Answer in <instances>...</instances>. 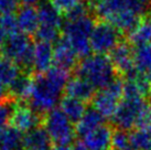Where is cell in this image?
I'll use <instances>...</instances> for the list:
<instances>
[{"label":"cell","mask_w":151,"mask_h":150,"mask_svg":"<svg viewBox=\"0 0 151 150\" xmlns=\"http://www.w3.org/2000/svg\"><path fill=\"white\" fill-rule=\"evenodd\" d=\"M68 79V72L58 66H53L44 74H37L32 79L28 106L42 116L56 108L55 106L63 98Z\"/></svg>","instance_id":"obj_1"},{"label":"cell","mask_w":151,"mask_h":150,"mask_svg":"<svg viewBox=\"0 0 151 150\" xmlns=\"http://www.w3.org/2000/svg\"><path fill=\"white\" fill-rule=\"evenodd\" d=\"M117 71L109 56L91 54L84 58L76 66V75L87 81L95 89L101 91L117 79Z\"/></svg>","instance_id":"obj_2"},{"label":"cell","mask_w":151,"mask_h":150,"mask_svg":"<svg viewBox=\"0 0 151 150\" xmlns=\"http://www.w3.org/2000/svg\"><path fill=\"white\" fill-rule=\"evenodd\" d=\"M95 19L89 14L78 18L65 19L62 27L64 39L73 48L78 58H86L91 55V35L95 27Z\"/></svg>","instance_id":"obj_3"},{"label":"cell","mask_w":151,"mask_h":150,"mask_svg":"<svg viewBox=\"0 0 151 150\" xmlns=\"http://www.w3.org/2000/svg\"><path fill=\"white\" fill-rule=\"evenodd\" d=\"M42 126L45 128L52 144L70 146L76 137L75 125L60 108H54L43 117Z\"/></svg>","instance_id":"obj_4"},{"label":"cell","mask_w":151,"mask_h":150,"mask_svg":"<svg viewBox=\"0 0 151 150\" xmlns=\"http://www.w3.org/2000/svg\"><path fill=\"white\" fill-rule=\"evenodd\" d=\"M33 46L30 35L18 31L6 37L2 48V54L20 66L22 71L32 69Z\"/></svg>","instance_id":"obj_5"},{"label":"cell","mask_w":151,"mask_h":150,"mask_svg":"<svg viewBox=\"0 0 151 150\" xmlns=\"http://www.w3.org/2000/svg\"><path fill=\"white\" fill-rule=\"evenodd\" d=\"M38 12L39 27L35 32L38 40L51 44L59 41L63 27L62 14L50 2L39 6Z\"/></svg>","instance_id":"obj_6"},{"label":"cell","mask_w":151,"mask_h":150,"mask_svg":"<svg viewBox=\"0 0 151 150\" xmlns=\"http://www.w3.org/2000/svg\"><path fill=\"white\" fill-rule=\"evenodd\" d=\"M146 106V98L142 96H122L110 125L114 129H122L125 131L134 129L136 120L142 108Z\"/></svg>","instance_id":"obj_7"},{"label":"cell","mask_w":151,"mask_h":150,"mask_svg":"<svg viewBox=\"0 0 151 150\" xmlns=\"http://www.w3.org/2000/svg\"><path fill=\"white\" fill-rule=\"evenodd\" d=\"M149 4L148 0H96L92 4L97 16L108 21L110 18L128 11L142 18Z\"/></svg>","instance_id":"obj_8"},{"label":"cell","mask_w":151,"mask_h":150,"mask_svg":"<svg viewBox=\"0 0 151 150\" xmlns=\"http://www.w3.org/2000/svg\"><path fill=\"white\" fill-rule=\"evenodd\" d=\"M124 81L116 79L107 87L97 91L92 100V107L96 109L104 118L111 119L122 98Z\"/></svg>","instance_id":"obj_9"},{"label":"cell","mask_w":151,"mask_h":150,"mask_svg":"<svg viewBox=\"0 0 151 150\" xmlns=\"http://www.w3.org/2000/svg\"><path fill=\"white\" fill-rule=\"evenodd\" d=\"M122 42V34L107 21L95 23L91 35V49L94 54L106 55Z\"/></svg>","instance_id":"obj_10"},{"label":"cell","mask_w":151,"mask_h":150,"mask_svg":"<svg viewBox=\"0 0 151 150\" xmlns=\"http://www.w3.org/2000/svg\"><path fill=\"white\" fill-rule=\"evenodd\" d=\"M109 58L117 73L129 77L136 73L134 70V50L127 42H120L109 55Z\"/></svg>","instance_id":"obj_11"},{"label":"cell","mask_w":151,"mask_h":150,"mask_svg":"<svg viewBox=\"0 0 151 150\" xmlns=\"http://www.w3.org/2000/svg\"><path fill=\"white\" fill-rule=\"evenodd\" d=\"M43 117L44 116L33 112L28 105H24L23 103H18L11 117L10 126L18 129L20 133H27L30 130L42 126Z\"/></svg>","instance_id":"obj_12"},{"label":"cell","mask_w":151,"mask_h":150,"mask_svg":"<svg viewBox=\"0 0 151 150\" xmlns=\"http://www.w3.org/2000/svg\"><path fill=\"white\" fill-rule=\"evenodd\" d=\"M113 133L114 127L110 123H105L84 136L82 142L88 150H110Z\"/></svg>","instance_id":"obj_13"},{"label":"cell","mask_w":151,"mask_h":150,"mask_svg":"<svg viewBox=\"0 0 151 150\" xmlns=\"http://www.w3.org/2000/svg\"><path fill=\"white\" fill-rule=\"evenodd\" d=\"M54 64V48L47 42L38 41L33 46L32 70L37 74H44L51 70Z\"/></svg>","instance_id":"obj_14"},{"label":"cell","mask_w":151,"mask_h":150,"mask_svg":"<svg viewBox=\"0 0 151 150\" xmlns=\"http://www.w3.org/2000/svg\"><path fill=\"white\" fill-rule=\"evenodd\" d=\"M53 48H54V66L63 69L67 72L77 66L78 56L64 38L56 41Z\"/></svg>","instance_id":"obj_15"},{"label":"cell","mask_w":151,"mask_h":150,"mask_svg":"<svg viewBox=\"0 0 151 150\" xmlns=\"http://www.w3.org/2000/svg\"><path fill=\"white\" fill-rule=\"evenodd\" d=\"M65 94L68 97L75 98L83 103H88V102H92V100L94 98V96L96 94V89L87 81L76 75L72 79L70 77L65 87Z\"/></svg>","instance_id":"obj_16"},{"label":"cell","mask_w":151,"mask_h":150,"mask_svg":"<svg viewBox=\"0 0 151 150\" xmlns=\"http://www.w3.org/2000/svg\"><path fill=\"white\" fill-rule=\"evenodd\" d=\"M18 30L27 35L35 34L39 27L38 8L31 6H22L16 12Z\"/></svg>","instance_id":"obj_17"},{"label":"cell","mask_w":151,"mask_h":150,"mask_svg":"<svg viewBox=\"0 0 151 150\" xmlns=\"http://www.w3.org/2000/svg\"><path fill=\"white\" fill-rule=\"evenodd\" d=\"M53 144L43 126L37 127L23 135V150H51Z\"/></svg>","instance_id":"obj_18"},{"label":"cell","mask_w":151,"mask_h":150,"mask_svg":"<svg viewBox=\"0 0 151 150\" xmlns=\"http://www.w3.org/2000/svg\"><path fill=\"white\" fill-rule=\"evenodd\" d=\"M106 119L97 112L94 107H87L85 110L83 117L80 121L75 125V133L76 137H84L92 130L96 129L97 127L104 125Z\"/></svg>","instance_id":"obj_19"},{"label":"cell","mask_w":151,"mask_h":150,"mask_svg":"<svg viewBox=\"0 0 151 150\" xmlns=\"http://www.w3.org/2000/svg\"><path fill=\"white\" fill-rule=\"evenodd\" d=\"M32 79L29 75L22 72L8 87V96L20 103H24L29 100L31 88H32Z\"/></svg>","instance_id":"obj_20"},{"label":"cell","mask_w":151,"mask_h":150,"mask_svg":"<svg viewBox=\"0 0 151 150\" xmlns=\"http://www.w3.org/2000/svg\"><path fill=\"white\" fill-rule=\"evenodd\" d=\"M128 39L130 44L136 48L151 44V17L141 18L134 29L128 33Z\"/></svg>","instance_id":"obj_21"},{"label":"cell","mask_w":151,"mask_h":150,"mask_svg":"<svg viewBox=\"0 0 151 150\" xmlns=\"http://www.w3.org/2000/svg\"><path fill=\"white\" fill-rule=\"evenodd\" d=\"M86 108L87 107L85 106V103L68 96H64L60 102V109L66 115L72 124H75V125L83 117Z\"/></svg>","instance_id":"obj_22"},{"label":"cell","mask_w":151,"mask_h":150,"mask_svg":"<svg viewBox=\"0 0 151 150\" xmlns=\"http://www.w3.org/2000/svg\"><path fill=\"white\" fill-rule=\"evenodd\" d=\"M23 133L12 126H7L0 129V150H23Z\"/></svg>","instance_id":"obj_23"},{"label":"cell","mask_w":151,"mask_h":150,"mask_svg":"<svg viewBox=\"0 0 151 150\" xmlns=\"http://www.w3.org/2000/svg\"><path fill=\"white\" fill-rule=\"evenodd\" d=\"M134 70L143 76L151 71V44L134 49Z\"/></svg>","instance_id":"obj_24"},{"label":"cell","mask_w":151,"mask_h":150,"mask_svg":"<svg viewBox=\"0 0 151 150\" xmlns=\"http://www.w3.org/2000/svg\"><path fill=\"white\" fill-rule=\"evenodd\" d=\"M20 66L6 56H0V84L8 87L22 73Z\"/></svg>","instance_id":"obj_25"},{"label":"cell","mask_w":151,"mask_h":150,"mask_svg":"<svg viewBox=\"0 0 151 150\" xmlns=\"http://www.w3.org/2000/svg\"><path fill=\"white\" fill-rule=\"evenodd\" d=\"M129 138L136 150H151V126L131 130Z\"/></svg>","instance_id":"obj_26"},{"label":"cell","mask_w":151,"mask_h":150,"mask_svg":"<svg viewBox=\"0 0 151 150\" xmlns=\"http://www.w3.org/2000/svg\"><path fill=\"white\" fill-rule=\"evenodd\" d=\"M18 103L19 102L9 96L0 102V129L7 127L8 124H10L12 114L17 107Z\"/></svg>","instance_id":"obj_27"},{"label":"cell","mask_w":151,"mask_h":150,"mask_svg":"<svg viewBox=\"0 0 151 150\" xmlns=\"http://www.w3.org/2000/svg\"><path fill=\"white\" fill-rule=\"evenodd\" d=\"M0 29L4 31L6 35H10L18 32V25L16 14L13 13H4L0 16Z\"/></svg>","instance_id":"obj_28"},{"label":"cell","mask_w":151,"mask_h":150,"mask_svg":"<svg viewBox=\"0 0 151 150\" xmlns=\"http://www.w3.org/2000/svg\"><path fill=\"white\" fill-rule=\"evenodd\" d=\"M50 4L54 7L61 14H66L76 7L84 4V0H50Z\"/></svg>","instance_id":"obj_29"},{"label":"cell","mask_w":151,"mask_h":150,"mask_svg":"<svg viewBox=\"0 0 151 150\" xmlns=\"http://www.w3.org/2000/svg\"><path fill=\"white\" fill-rule=\"evenodd\" d=\"M151 126V110L149 107L146 106L142 108L138 115V118L136 120V125H134V129L136 128H145V127H150Z\"/></svg>","instance_id":"obj_30"},{"label":"cell","mask_w":151,"mask_h":150,"mask_svg":"<svg viewBox=\"0 0 151 150\" xmlns=\"http://www.w3.org/2000/svg\"><path fill=\"white\" fill-rule=\"evenodd\" d=\"M20 0H0V12L4 13H13L18 8V4Z\"/></svg>","instance_id":"obj_31"},{"label":"cell","mask_w":151,"mask_h":150,"mask_svg":"<svg viewBox=\"0 0 151 150\" xmlns=\"http://www.w3.org/2000/svg\"><path fill=\"white\" fill-rule=\"evenodd\" d=\"M24 6H31V7H35V6H41V4H45V0H20Z\"/></svg>","instance_id":"obj_32"},{"label":"cell","mask_w":151,"mask_h":150,"mask_svg":"<svg viewBox=\"0 0 151 150\" xmlns=\"http://www.w3.org/2000/svg\"><path fill=\"white\" fill-rule=\"evenodd\" d=\"M73 150H88L86 147L84 146V144L82 142V140H77V141L74 142V145L72 147Z\"/></svg>","instance_id":"obj_33"},{"label":"cell","mask_w":151,"mask_h":150,"mask_svg":"<svg viewBox=\"0 0 151 150\" xmlns=\"http://www.w3.org/2000/svg\"><path fill=\"white\" fill-rule=\"evenodd\" d=\"M8 97V93H6V88L2 84H0V102Z\"/></svg>","instance_id":"obj_34"},{"label":"cell","mask_w":151,"mask_h":150,"mask_svg":"<svg viewBox=\"0 0 151 150\" xmlns=\"http://www.w3.org/2000/svg\"><path fill=\"white\" fill-rule=\"evenodd\" d=\"M51 150H73V149H72V147H70V146H60V145H54V146H52Z\"/></svg>","instance_id":"obj_35"},{"label":"cell","mask_w":151,"mask_h":150,"mask_svg":"<svg viewBox=\"0 0 151 150\" xmlns=\"http://www.w3.org/2000/svg\"><path fill=\"white\" fill-rule=\"evenodd\" d=\"M6 40V34L4 33V31L0 29V52H2V48H4V43Z\"/></svg>","instance_id":"obj_36"},{"label":"cell","mask_w":151,"mask_h":150,"mask_svg":"<svg viewBox=\"0 0 151 150\" xmlns=\"http://www.w3.org/2000/svg\"><path fill=\"white\" fill-rule=\"evenodd\" d=\"M146 104H147V106L151 110V91L149 92V94L147 95V97H146Z\"/></svg>","instance_id":"obj_37"},{"label":"cell","mask_w":151,"mask_h":150,"mask_svg":"<svg viewBox=\"0 0 151 150\" xmlns=\"http://www.w3.org/2000/svg\"><path fill=\"white\" fill-rule=\"evenodd\" d=\"M89 1H91V4H94V2L96 1V0H89Z\"/></svg>","instance_id":"obj_38"},{"label":"cell","mask_w":151,"mask_h":150,"mask_svg":"<svg viewBox=\"0 0 151 150\" xmlns=\"http://www.w3.org/2000/svg\"><path fill=\"white\" fill-rule=\"evenodd\" d=\"M150 2H151V0H150Z\"/></svg>","instance_id":"obj_39"}]
</instances>
